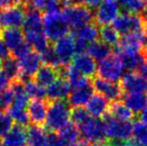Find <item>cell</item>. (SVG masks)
Instances as JSON below:
<instances>
[{
	"instance_id": "obj_10",
	"label": "cell",
	"mask_w": 147,
	"mask_h": 146,
	"mask_svg": "<svg viewBox=\"0 0 147 146\" xmlns=\"http://www.w3.org/2000/svg\"><path fill=\"white\" fill-rule=\"evenodd\" d=\"M93 89L98 94L102 95L111 102L120 101L123 97V92L119 85V82L108 81L100 77H94L92 80Z\"/></svg>"
},
{
	"instance_id": "obj_32",
	"label": "cell",
	"mask_w": 147,
	"mask_h": 146,
	"mask_svg": "<svg viewBox=\"0 0 147 146\" xmlns=\"http://www.w3.org/2000/svg\"><path fill=\"white\" fill-rule=\"evenodd\" d=\"M146 3L147 0H119V5L122 11L137 15L143 11Z\"/></svg>"
},
{
	"instance_id": "obj_45",
	"label": "cell",
	"mask_w": 147,
	"mask_h": 146,
	"mask_svg": "<svg viewBox=\"0 0 147 146\" xmlns=\"http://www.w3.org/2000/svg\"><path fill=\"white\" fill-rule=\"evenodd\" d=\"M136 73H138L139 75H141L142 77L147 80V61L143 62V64L139 67V69H138Z\"/></svg>"
},
{
	"instance_id": "obj_40",
	"label": "cell",
	"mask_w": 147,
	"mask_h": 146,
	"mask_svg": "<svg viewBox=\"0 0 147 146\" xmlns=\"http://www.w3.org/2000/svg\"><path fill=\"white\" fill-rule=\"evenodd\" d=\"M47 143L48 146H66L56 132H47Z\"/></svg>"
},
{
	"instance_id": "obj_37",
	"label": "cell",
	"mask_w": 147,
	"mask_h": 146,
	"mask_svg": "<svg viewBox=\"0 0 147 146\" xmlns=\"http://www.w3.org/2000/svg\"><path fill=\"white\" fill-rule=\"evenodd\" d=\"M90 117V114L83 107H74L72 110H70V119L72 123L77 126V128L84 124Z\"/></svg>"
},
{
	"instance_id": "obj_31",
	"label": "cell",
	"mask_w": 147,
	"mask_h": 146,
	"mask_svg": "<svg viewBox=\"0 0 147 146\" xmlns=\"http://www.w3.org/2000/svg\"><path fill=\"white\" fill-rule=\"evenodd\" d=\"M99 37H100L102 42L109 45L110 47L113 46L114 48L118 45L120 40L119 33L113 28V26L110 25L101 26L99 29Z\"/></svg>"
},
{
	"instance_id": "obj_1",
	"label": "cell",
	"mask_w": 147,
	"mask_h": 146,
	"mask_svg": "<svg viewBox=\"0 0 147 146\" xmlns=\"http://www.w3.org/2000/svg\"><path fill=\"white\" fill-rule=\"evenodd\" d=\"M70 105L67 99L49 102L44 129L46 132H58L70 119Z\"/></svg>"
},
{
	"instance_id": "obj_17",
	"label": "cell",
	"mask_w": 147,
	"mask_h": 146,
	"mask_svg": "<svg viewBox=\"0 0 147 146\" xmlns=\"http://www.w3.org/2000/svg\"><path fill=\"white\" fill-rule=\"evenodd\" d=\"M1 140L3 146H24L27 142V127L15 123Z\"/></svg>"
},
{
	"instance_id": "obj_42",
	"label": "cell",
	"mask_w": 147,
	"mask_h": 146,
	"mask_svg": "<svg viewBox=\"0 0 147 146\" xmlns=\"http://www.w3.org/2000/svg\"><path fill=\"white\" fill-rule=\"evenodd\" d=\"M11 55L10 50L8 49V47L6 46L5 42L2 40V38L0 37V59H6L7 57H9Z\"/></svg>"
},
{
	"instance_id": "obj_9",
	"label": "cell",
	"mask_w": 147,
	"mask_h": 146,
	"mask_svg": "<svg viewBox=\"0 0 147 146\" xmlns=\"http://www.w3.org/2000/svg\"><path fill=\"white\" fill-rule=\"evenodd\" d=\"M25 20V12L20 5L0 10V31L9 28H20Z\"/></svg>"
},
{
	"instance_id": "obj_41",
	"label": "cell",
	"mask_w": 147,
	"mask_h": 146,
	"mask_svg": "<svg viewBox=\"0 0 147 146\" xmlns=\"http://www.w3.org/2000/svg\"><path fill=\"white\" fill-rule=\"evenodd\" d=\"M11 83L10 79L5 75L2 71H0V91H4L7 90L11 87Z\"/></svg>"
},
{
	"instance_id": "obj_19",
	"label": "cell",
	"mask_w": 147,
	"mask_h": 146,
	"mask_svg": "<svg viewBox=\"0 0 147 146\" xmlns=\"http://www.w3.org/2000/svg\"><path fill=\"white\" fill-rule=\"evenodd\" d=\"M70 85L64 78H58L56 81L49 85L46 89V100L48 102L56 101L60 99H67L70 94Z\"/></svg>"
},
{
	"instance_id": "obj_15",
	"label": "cell",
	"mask_w": 147,
	"mask_h": 146,
	"mask_svg": "<svg viewBox=\"0 0 147 146\" xmlns=\"http://www.w3.org/2000/svg\"><path fill=\"white\" fill-rule=\"evenodd\" d=\"M72 66L76 69L80 74L86 78H94L97 72V65L95 60L87 53L83 54H77L74 56L72 60Z\"/></svg>"
},
{
	"instance_id": "obj_22",
	"label": "cell",
	"mask_w": 147,
	"mask_h": 146,
	"mask_svg": "<svg viewBox=\"0 0 147 146\" xmlns=\"http://www.w3.org/2000/svg\"><path fill=\"white\" fill-rule=\"evenodd\" d=\"M23 32H44L43 31V14L36 9L25 11Z\"/></svg>"
},
{
	"instance_id": "obj_3",
	"label": "cell",
	"mask_w": 147,
	"mask_h": 146,
	"mask_svg": "<svg viewBox=\"0 0 147 146\" xmlns=\"http://www.w3.org/2000/svg\"><path fill=\"white\" fill-rule=\"evenodd\" d=\"M43 31L50 43H54L69 32V27L64 21L60 11L43 15Z\"/></svg>"
},
{
	"instance_id": "obj_23",
	"label": "cell",
	"mask_w": 147,
	"mask_h": 146,
	"mask_svg": "<svg viewBox=\"0 0 147 146\" xmlns=\"http://www.w3.org/2000/svg\"><path fill=\"white\" fill-rule=\"evenodd\" d=\"M124 104L137 116L147 106V93L124 94L122 97Z\"/></svg>"
},
{
	"instance_id": "obj_5",
	"label": "cell",
	"mask_w": 147,
	"mask_h": 146,
	"mask_svg": "<svg viewBox=\"0 0 147 146\" xmlns=\"http://www.w3.org/2000/svg\"><path fill=\"white\" fill-rule=\"evenodd\" d=\"M105 126L106 137L111 139L129 140L133 132V124L131 121H120L114 119L108 114V112L102 118Z\"/></svg>"
},
{
	"instance_id": "obj_13",
	"label": "cell",
	"mask_w": 147,
	"mask_h": 146,
	"mask_svg": "<svg viewBox=\"0 0 147 146\" xmlns=\"http://www.w3.org/2000/svg\"><path fill=\"white\" fill-rule=\"evenodd\" d=\"M18 62H19L20 71H21L19 80L23 82L28 79H32L33 76L40 68L42 60H41L40 54L36 51L32 50L27 55L18 59Z\"/></svg>"
},
{
	"instance_id": "obj_7",
	"label": "cell",
	"mask_w": 147,
	"mask_h": 146,
	"mask_svg": "<svg viewBox=\"0 0 147 146\" xmlns=\"http://www.w3.org/2000/svg\"><path fill=\"white\" fill-rule=\"evenodd\" d=\"M113 28L122 36L143 29V19L141 15L121 12L112 22Z\"/></svg>"
},
{
	"instance_id": "obj_46",
	"label": "cell",
	"mask_w": 147,
	"mask_h": 146,
	"mask_svg": "<svg viewBox=\"0 0 147 146\" xmlns=\"http://www.w3.org/2000/svg\"><path fill=\"white\" fill-rule=\"evenodd\" d=\"M137 116L140 118V121H142V122L147 124V106L137 115Z\"/></svg>"
},
{
	"instance_id": "obj_36",
	"label": "cell",
	"mask_w": 147,
	"mask_h": 146,
	"mask_svg": "<svg viewBox=\"0 0 147 146\" xmlns=\"http://www.w3.org/2000/svg\"><path fill=\"white\" fill-rule=\"evenodd\" d=\"M40 57H41L42 62H44L45 65H49V66H53V67L62 66L58 57H57L56 53H55V51H54L52 43H50L49 46L47 47L42 53H40Z\"/></svg>"
},
{
	"instance_id": "obj_39",
	"label": "cell",
	"mask_w": 147,
	"mask_h": 146,
	"mask_svg": "<svg viewBox=\"0 0 147 146\" xmlns=\"http://www.w3.org/2000/svg\"><path fill=\"white\" fill-rule=\"evenodd\" d=\"M14 121L8 114H2V117L0 119V138L7 134V132L12 128L14 124Z\"/></svg>"
},
{
	"instance_id": "obj_4",
	"label": "cell",
	"mask_w": 147,
	"mask_h": 146,
	"mask_svg": "<svg viewBox=\"0 0 147 146\" xmlns=\"http://www.w3.org/2000/svg\"><path fill=\"white\" fill-rule=\"evenodd\" d=\"M80 132V139L89 145L98 144L106 140L104 122L100 118L90 117L84 124L78 127Z\"/></svg>"
},
{
	"instance_id": "obj_50",
	"label": "cell",
	"mask_w": 147,
	"mask_h": 146,
	"mask_svg": "<svg viewBox=\"0 0 147 146\" xmlns=\"http://www.w3.org/2000/svg\"><path fill=\"white\" fill-rule=\"evenodd\" d=\"M2 114H3V113L0 112V119H1V117H2Z\"/></svg>"
},
{
	"instance_id": "obj_38",
	"label": "cell",
	"mask_w": 147,
	"mask_h": 146,
	"mask_svg": "<svg viewBox=\"0 0 147 146\" xmlns=\"http://www.w3.org/2000/svg\"><path fill=\"white\" fill-rule=\"evenodd\" d=\"M13 102V92L11 88L4 91H0V112H8Z\"/></svg>"
},
{
	"instance_id": "obj_18",
	"label": "cell",
	"mask_w": 147,
	"mask_h": 146,
	"mask_svg": "<svg viewBox=\"0 0 147 146\" xmlns=\"http://www.w3.org/2000/svg\"><path fill=\"white\" fill-rule=\"evenodd\" d=\"M93 91L94 89L92 86V81L88 82L86 85L82 86V87L74 89L72 92H70L67 97L68 104L73 107H83L92 97Z\"/></svg>"
},
{
	"instance_id": "obj_47",
	"label": "cell",
	"mask_w": 147,
	"mask_h": 146,
	"mask_svg": "<svg viewBox=\"0 0 147 146\" xmlns=\"http://www.w3.org/2000/svg\"><path fill=\"white\" fill-rule=\"evenodd\" d=\"M68 146H89V144L87 142H85V141H83V140H78L77 142H75V143H72V144H70V145H68Z\"/></svg>"
},
{
	"instance_id": "obj_27",
	"label": "cell",
	"mask_w": 147,
	"mask_h": 146,
	"mask_svg": "<svg viewBox=\"0 0 147 146\" xmlns=\"http://www.w3.org/2000/svg\"><path fill=\"white\" fill-rule=\"evenodd\" d=\"M72 35L75 39H80V40L85 41L90 44V43L98 40L99 38L98 25L95 22L89 23L76 31H72Z\"/></svg>"
},
{
	"instance_id": "obj_49",
	"label": "cell",
	"mask_w": 147,
	"mask_h": 146,
	"mask_svg": "<svg viewBox=\"0 0 147 146\" xmlns=\"http://www.w3.org/2000/svg\"><path fill=\"white\" fill-rule=\"evenodd\" d=\"M1 68H2V61H1V59H0V71H1Z\"/></svg>"
},
{
	"instance_id": "obj_6",
	"label": "cell",
	"mask_w": 147,
	"mask_h": 146,
	"mask_svg": "<svg viewBox=\"0 0 147 146\" xmlns=\"http://www.w3.org/2000/svg\"><path fill=\"white\" fill-rule=\"evenodd\" d=\"M124 67L121 58L115 53H112L105 59L100 61L97 66V74L100 78L108 81L116 82L122 77Z\"/></svg>"
},
{
	"instance_id": "obj_24",
	"label": "cell",
	"mask_w": 147,
	"mask_h": 146,
	"mask_svg": "<svg viewBox=\"0 0 147 146\" xmlns=\"http://www.w3.org/2000/svg\"><path fill=\"white\" fill-rule=\"evenodd\" d=\"M108 114L120 121H131L136 117L135 114L121 101L111 102L109 105Z\"/></svg>"
},
{
	"instance_id": "obj_2",
	"label": "cell",
	"mask_w": 147,
	"mask_h": 146,
	"mask_svg": "<svg viewBox=\"0 0 147 146\" xmlns=\"http://www.w3.org/2000/svg\"><path fill=\"white\" fill-rule=\"evenodd\" d=\"M60 13L72 31H76L83 26L94 22V11L84 5L65 6L62 8Z\"/></svg>"
},
{
	"instance_id": "obj_44",
	"label": "cell",
	"mask_w": 147,
	"mask_h": 146,
	"mask_svg": "<svg viewBox=\"0 0 147 146\" xmlns=\"http://www.w3.org/2000/svg\"><path fill=\"white\" fill-rule=\"evenodd\" d=\"M81 2L84 6H86L90 10L94 11V9L98 7L99 4L102 2V0H81Z\"/></svg>"
},
{
	"instance_id": "obj_35",
	"label": "cell",
	"mask_w": 147,
	"mask_h": 146,
	"mask_svg": "<svg viewBox=\"0 0 147 146\" xmlns=\"http://www.w3.org/2000/svg\"><path fill=\"white\" fill-rule=\"evenodd\" d=\"M133 140L142 146H147V124L137 120L133 125Z\"/></svg>"
},
{
	"instance_id": "obj_26",
	"label": "cell",
	"mask_w": 147,
	"mask_h": 146,
	"mask_svg": "<svg viewBox=\"0 0 147 146\" xmlns=\"http://www.w3.org/2000/svg\"><path fill=\"white\" fill-rule=\"evenodd\" d=\"M27 143L29 146H48L45 129L33 124L29 125L27 127Z\"/></svg>"
},
{
	"instance_id": "obj_12",
	"label": "cell",
	"mask_w": 147,
	"mask_h": 146,
	"mask_svg": "<svg viewBox=\"0 0 147 146\" xmlns=\"http://www.w3.org/2000/svg\"><path fill=\"white\" fill-rule=\"evenodd\" d=\"M119 85L124 94L147 93V80L136 72L125 73L119 80Z\"/></svg>"
},
{
	"instance_id": "obj_33",
	"label": "cell",
	"mask_w": 147,
	"mask_h": 146,
	"mask_svg": "<svg viewBox=\"0 0 147 146\" xmlns=\"http://www.w3.org/2000/svg\"><path fill=\"white\" fill-rule=\"evenodd\" d=\"M25 92L27 93L28 97L32 99H46V90L43 87L36 84L33 79H28L23 81Z\"/></svg>"
},
{
	"instance_id": "obj_43",
	"label": "cell",
	"mask_w": 147,
	"mask_h": 146,
	"mask_svg": "<svg viewBox=\"0 0 147 146\" xmlns=\"http://www.w3.org/2000/svg\"><path fill=\"white\" fill-rule=\"evenodd\" d=\"M20 3L21 0H0V10L11 6H18Z\"/></svg>"
},
{
	"instance_id": "obj_34",
	"label": "cell",
	"mask_w": 147,
	"mask_h": 146,
	"mask_svg": "<svg viewBox=\"0 0 147 146\" xmlns=\"http://www.w3.org/2000/svg\"><path fill=\"white\" fill-rule=\"evenodd\" d=\"M8 114L13 119V121H15L16 124H20L25 127L29 126L30 119L29 116H28L26 108H19V107L11 106L9 108V110H8Z\"/></svg>"
},
{
	"instance_id": "obj_11",
	"label": "cell",
	"mask_w": 147,
	"mask_h": 146,
	"mask_svg": "<svg viewBox=\"0 0 147 146\" xmlns=\"http://www.w3.org/2000/svg\"><path fill=\"white\" fill-rule=\"evenodd\" d=\"M119 14L116 0H103L94 12V22L98 26L108 25Z\"/></svg>"
},
{
	"instance_id": "obj_21",
	"label": "cell",
	"mask_w": 147,
	"mask_h": 146,
	"mask_svg": "<svg viewBox=\"0 0 147 146\" xmlns=\"http://www.w3.org/2000/svg\"><path fill=\"white\" fill-rule=\"evenodd\" d=\"M0 37L5 42L6 46L10 50V53L25 42L24 33L20 28H9L0 31Z\"/></svg>"
},
{
	"instance_id": "obj_8",
	"label": "cell",
	"mask_w": 147,
	"mask_h": 146,
	"mask_svg": "<svg viewBox=\"0 0 147 146\" xmlns=\"http://www.w3.org/2000/svg\"><path fill=\"white\" fill-rule=\"evenodd\" d=\"M53 44V48L58 57L62 66H68L72 62L76 54L75 50V38L72 34L61 37Z\"/></svg>"
},
{
	"instance_id": "obj_29",
	"label": "cell",
	"mask_w": 147,
	"mask_h": 146,
	"mask_svg": "<svg viewBox=\"0 0 147 146\" xmlns=\"http://www.w3.org/2000/svg\"><path fill=\"white\" fill-rule=\"evenodd\" d=\"M2 72L9 78L11 82L19 79L21 71H20L19 62L17 59L14 58L12 55L4 59L2 62Z\"/></svg>"
},
{
	"instance_id": "obj_51",
	"label": "cell",
	"mask_w": 147,
	"mask_h": 146,
	"mask_svg": "<svg viewBox=\"0 0 147 146\" xmlns=\"http://www.w3.org/2000/svg\"><path fill=\"white\" fill-rule=\"evenodd\" d=\"M57 1H59V2H61V1H63V0H57Z\"/></svg>"
},
{
	"instance_id": "obj_48",
	"label": "cell",
	"mask_w": 147,
	"mask_h": 146,
	"mask_svg": "<svg viewBox=\"0 0 147 146\" xmlns=\"http://www.w3.org/2000/svg\"><path fill=\"white\" fill-rule=\"evenodd\" d=\"M89 146H106V144H105V141L102 143H98V144H92V145H89Z\"/></svg>"
},
{
	"instance_id": "obj_28",
	"label": "cell",
	"mask_w": 147,
	"mask_h": 146,
	"mask_svg": "<svg viewBox=\"0 0 147 146\" xmlns=\"http://www.w3.org/2000/svg\"><path fill=\"white\" fill-rule=\"evenodd\" d=\"M112 47L105 44L101 40H96L94 42L90 43L87 49V54L92 57L94 60H103L109 55L112 54Z\"/></svg>"
},
{
	"instance_id": "obj_25",
	"label": "cell",
	"mask_w": 147,
	"mask_h": 146,
	"mask_svg": "<svg viewBox=\"0 0 147 146\" xmlns=\"http://www.w3.org/2000/svg\"><path fill=\"white\" fill-rule=\"evenodd\" d=\"M23 33L26 42L39 54L42 53L50 44L44 32H23Z\"/></svg>"
},
{
	"instance_id": "obj_16",
	"label": "cell",
	"mask_w": 147,
	"mask_h": 146,
	"mask_svg": "<svg viewBox=\"0 0 147 146\" xmlns=\"http://www.w3.org/2000/svg\"><path fill=\"white\" fill-rule=\"evenodd\" d=\"M60 67H53L49 66V65H42L38 71L33 76V81L36 84H38L41 87H48L49 85L56 81L58 78L61 77V73H60Z\"/></svg>"
},
{
	"instance_id": "obj_20",
	"label": "cell",
	"mask_w": 147,
	"mask_h": 146,
	"mask_svg": "<svg viewBox=\"0 0 147 146\" xmlns=\"http://www.w3.org/2000/svg\"><path fill=\"white\" fill-rule=\"evenodd\" d=\"M110 103L105 97L100 94H94L87 103L86 110L94 118H103L104 115L108 112Z\"/></svg>"
},
{
	"instance_id": "obj_14",
	"label": "cell",
	"mask_w": 147,
	"mask_h": 146,
	"mask_svg": "<svg viewBox=\"0 0 147 146\" xmlns=\"http://www.w3.org/2000/svg\"><path fill=\"white\" fill-rule=\"evenodd\" d=\"M49 102L46 99H32L27 106V113L33 125L43 127L46 121Z\"/></svg>"
},
{
	"instance_id": "obj_30",
	"label": "cell",
	"mask_w": 147,
	"mask_h": 146,
	"mask_svg": "<svg viewBox=\"0 0 147 146\" xmlns=\"http://www.w3.org/2000/svg\"><path fill=\"white\" fill-rule=\"evenodd\" d=\"M56 133L59 135V137L64 141V143L66 145H70L72 143H75L78 140H80L79 129L73 123L68 122L65 126L62 127L58 132Z\"/></svg>"
}]
</instances>
